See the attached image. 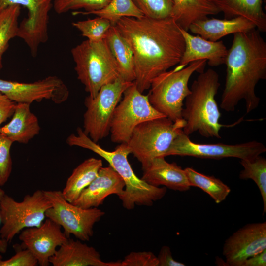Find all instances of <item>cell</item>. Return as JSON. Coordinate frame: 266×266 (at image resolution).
Returning a JSON list of instances; mask_svg holds the SVG:
<instances>
[{"instance_id":"cell-1","label":"cell","mask_w":266,"mask_h":266,"mask_svg":"<svg viewBox=\"0 0 266 266\" xmlns=\"http://www.w3.org/2000/svg\"><path fill=\"white\" fill-rule=\"evenodd\" d=\"M133 54L135 79L142 93L159 74L178 65L185 48L181 27L173 18L123 17L115 25Z\"/></svg>"},{"instance_id":"cell-2","label":"cell","mask_w":266,"mask_h":266,"mask_svg":"<svg viewBox=\"0 0 266 266\" xmlns=\"http://www.w3.org/2000/svg\"><path fill=\"white\" fill-rule=\"evenodd\" d=\"M260 32L255 28L233 34L225 62L226 76L220 103L225 111H234L242 100L247 113L259 104L255 87L266 78V42Z\"/></svg>"},{"instance_id":"cell-3","label":"cell","mask_w":266,"mask_h":266,"mask_svg":"<svg viewBox=\"0 0 266 266\" xmlns=\"http://www.w3.org/2000/svg\"><path fill=\"white\" fill-rule=\"evenodd\" d=\"M66 143L94 152L105 160L119 174L125 184L123 194L119 197L124 208L132 210L135 205L151 206L166 195V187L151 185L136 175L128 160L131 150L127 143H121L114 150L107 151L94 142L80 128L77 129L76 133H72L67 138Z\"/></svg>"},{"instance_id":"cell-4","label":"cell","mask_w":266,"mask_h":266,"mask_svg":"<svg viewBox=\"0 0 266 266\" xmlns=\"http://www.w3.org/2000/svg\"><path fill=\"white\" fill-rule=\"evenodd\" d=\"M220 85L218 73L211 68L200 73L192 83L182 111L186 135L198 131L204 137L221 138L219 132L224 125L219 123L221 113L215 99Z\"/></svg>"},{"instance_id":"cell-5","label":"cell","mask_w":266,"mask_h":266,"mask_svg":"<svg viewBox=\"0 0 266 266\" xmlns=\"http://www.w3.org/2000/svg\"><path fill=\"white\" fill-rule=\"evenodd\" d=\"M78 79L94 98L104 85L119 76L115 60L104 39L83 41L71 51Z\"/></svg>"},{"instance_id":"cell-6","label":"cell","mask_w":266,"mask_h":266,"mask_svg":"<svg viewBox=\"0 0 266 266\" xmlns=\"http://www.w3.org/2000/svg\"><path fill=\"white\" fill-rule=\"evenodd\" d=\"M206 62L198 60L183 68L176 66L154 78L147 95L152 106L173 121L182 119L183 101L191 92L189 79L195 72L204 71Z\"/></svg>"},{"instance_id":"cell-7","label":"cell","mask_w":266,"mask_h":266,"mask_svg":"<svg viewBox=\"0 0 266 266\" xmlns=\"http://www.w3.org/2000/svg\"><path fill=\"white\" fill-rule=\"evenodd\" d=\"M185 125L183 119L173 121L164 116L144 122L134 129L126 143L131 154L141 164L142 169L154 159L166 157L173 141Z\"/></svg>"},{"instance_id":"cell-8","label":"cell","mask_w":266,"mask_h":266,"mask_svg":"<svg viewBox=\"0 0 266 266\" xmlns=\"http://www.w3.org/2000/svg\"><path fill=\"white\" fill-rule=\"evenodd\" d=\"M51 207L44 190H37L32 195H26L21 201L5 193L0 201V237L9 243L23 230L40 226Z\"/></svg>"},{"instance_id":"cell-9","label":"cell","mask_w":266,"mask_h":266,"mask_svg":"<svg viewBox=\"0 0 266 266\" xmlns=\"http://www.w3.org/2000/svg\"><path fill=\"white\" fill-rule=\"evenodd\" d=\"M133 82L119 77L114 81L103 86L94 98L85 99L86 110L83 116L84 133L98 143L110 133V124L115 109L126 89Z\"/></svg>"},{"instance_id":"cell-10","label":"cell","mask_w":266,"mask_h":266,"mask_svg":"<svg viewBox=\"0 0 266 266\" xmlns=\"http://www.w3.org/2000/svg\"><path fill=\"white\" fill-rule=\"evenodd\" d=\"M44 192L51 203L46 212V217L63 228L67 238L72 234L81 241H89L94 233V225L105 212L98 207H79L67 201L60 190H44Z\"/></svg>"},{"instance_id":"cell-11","label":"cell","mask_w":266,"mask_h":266,"mask_svg":"<svg viewBox=\"0 0 266 266\" xmlns=\"http://www.w3.org/2000/svg\"><path fill=\"white\" fill-rule=\"evenodd\" d=\"M122 97L114 112L110 128L112 142L119 144L127 143L140 124L165 116L152 106L147 95L141 93L134 82Z\"/></svg>"},{"instance_id":"cell-12","label":"cell","mask_w":266,"mask_h":266,"mask_svg":"<svg viewBox=\"0 0 266 266\" xmlns=\"http://www.w3.org/2000/svg\"><path fill=\"white\" fill-rule=\"evenodd\" d=\"M266 151L264 144L255 140L236 144L196 143L182 130L173 141L166 157L178 155L215 159L232 157L252 160Z\"/></svg>"},{"instance_id":"cell-13","label":"cell","mask_w":266,"mask_h":266,"mask_svg":"<svg viewBox=\"0 0 266 266\" xmlns=\"http://www.w3.org/2000/svg\"><path fill=\"white\" fill-rule=\"evenodd\" d=\"M52 0H0V12L17 5L26 8L28 17L19 24L17 36L29 47L32 56H36L39 45L48 38L49 13Z\"/></svg>"},{"instance_id":"cell-14","label":"cell","mask_w":266,"mask_h":266,"mask_svg":"<svg viewBox=\"0 0 266 266\" xmlns=\"http://www.w3.org/2000/svg\"><path fill=\"white\" fill-rule=\"evenodd\" d=\"M0 92L16 103L29 104L43 100L60 104L66 101L69 94L67 86L56 76H49L30 83L0 79Z\"/></svg>"},{"instance_id":"cell-15","label":"cell","mask_w":266,"mask_h":266,"mask_svg":"<svg viewBox=\"0 0 266 266\" xmlns=\"http://www.w3.org/2000/svg\"><path fill=\"white\" fill-rule=\"evenodd\" d=\"M266 249V222L248 224L225 241L223 255L229 266H242L248 258Z\"/></svg>"},{"instance_id":"cell-16","label":"cell","mask_w":266,"mask_h":266,"mask_svg":"<svg viewBox=\"0 0 266 266\" xmlns=\"http://www.w3.org/2000/svg\"><path fill=\"white\" fill-rule=\"evenodd\" d=\"M19 238L24 247L32 253L40 266H49V259L57 248L69 238L62 231L59 225L47 218L39 227L23 230Z\"/></svg>"},{"instance_id":"cell-17","label":"cell","mask_w":266,"mask_h":266,"mask_svg":"<svg viewBox=\"0 0 266 266\" xmlns=\"http://www.w3.org/2000/svg\"><path fill=\"white\" fill-rule=\"evenodd\" d=\"M125 186L122 177L111 166H102L95 179L72 203L84 209L98 207L108 196H121Z\"/></svg>"},{"instance_id":"cell-18","label":"cell","mask_w":266,"mask_h":266,"mask_svg":"<svg viewBox=\"0 0 266 266\" xmlns=\"http://www.w3.org/2000/svg\"><path fill=\"white\" fill-rule=\"evenodd\" d=\"M185 42V48L177 66L183 68L190 63L201 60L207 61L211 66L225 64L228 49L222 41H211L200 36L193 35L181 28Z\"/></svg>"},{"instance_id":"cell-19","label":"cell","mask_w":266,"mask_h":266,"mask_svg":"<svg viewBox=\"0 0 266 266\" xmlns=\"http://www.w3.org/2000/svg\"><path fill=\"white\" fill-rule=\"evenodd\" d=\"M53 266H121V262H104L98 251L81 240L68 238L49 259Z\"/></svg>"},{"instance_id":"cell-20","label":"cell","mask_w":266,"mask_h":266,"mask_svg":"<svg viewBox=\"0 0 266 266\" xmlns=\"http://www.w3.org/2000/svg\"><path fill=\"white\" fill-rule=\"evenodd\" d=\"M143 170L141 179L151 185L179 191L188 190L191 187L184 169L167 162L164 157L154 159Z\"/></svg>"},{"instance_id":"cell-21","label":"cell","mask_w":266,"mask_h":266,"mask_svg":"<svg viewBox=\"0 0 266 266\" xmlns=\"http://www.w3.org/2000/svg\"><path fill=\"white\" fill-rule=\"evenodd\" d=\"M255 28L252 22L239 16L224 19L206 17L192 23L188 30L206 40L217 41L227 35L246 32Z\"/></svg>"},{"instance_id":"cell-22","label":"cell","mask_w":266,"mask_h":266,"mask_svg":"<svg viewBox=\"0 0 266 266\" xmlns=\"http://www.w3.org/2000/svg\"><path fill=\"white\" fill-rule=\"evenodd\" d=\"M30 104L17 103L10 121L0 128V133L13 142L27 144L38 135L40 127L38 118L30 109Z\"/></svg>"},{"instance_id":"cell-23","label":"cell","mask_w":266,"mask_h":266,"mask_svg":"<svg viewBox=\"0 0 266 266\" xmlns=\"http://www.w3.org/2000/svg\"><path fill=\"white\" fill-rule=\"evenodd\" d=\"M264 0H212L224 14V19L242 17L252 22L260 32L266 31Z\"/></svg>"},{"instance_id":"cell-24","label":"cell","mask_w":266,"mask_h":266,"mask_svg":"<svg viewBox=\"0 0 266 266\" xmlns=\"http://www.w3.org/2000/svg\"><path fill=\"white\" fill-rule=\"evenodd\" d=\"M104 39L115 60L119 76L126 81L134 82L135 74L133 52L115 25L109 28Z\"/></svg>"},{"instance_id":"cell-25","label":"cell","mask_w":266,"mask_h":266,"mask_svg":"<svg viewBox=\"0 0 266 266\" xmlns=\"http://www.w3.org/2000/svg\"><path fill=\"white\" fill-rule=\"evenodd\" d=\"M102 166V160L93 157L79 164L73 169L62 191L65 199L70 203L73 202L95 179Z\"/></svg>"},{"instance_id":"cell-26","label":"cell","mask_w":266,"mask_h":266,"mask_svg":"<svg viewBox=\"0 0 266 266\" xmlns=\"http://www.w3.org/2000/svg\"><path fill=\"white\" fill-rule=\"evenodd\" d=\"M172 0L174 3L172 18L186 31H188L190 25L195 21L220 12L212 0Z\"/></svg>"},{"instance_id":"cell-27","label":"cell","mask_w":266,"mask_h":266,"mask_svg":"<svg viewBox=\"0 0 266 266\" xmlns=\"http://www.w3.org/2000/svg\"><path fill=\"white\" fill-rule=\"evenodd\" d=\"M73 15H95L109 20L112 25H115L123 17L141 18L144 15L135 6L132 0H111L104 7L90 12L75 11Z\"/></svg>"},{"instance_id":"cell-28","label":"cell","mask_w":266,"mask_h":266,"mask_svg":"<svg viewBox=\"0 0 266 266\" xmlns=\"http://www.w3.org/2000/svg\"><path fill=\"white\" fill-rule=\"evenodd\" d=\"M184 170L190 186L201 189L216 203L224 201L231 192L230 187L218 178L202 174L191 167H187Z\"/></svg>"},{"instance_id":"cell-29","label":"cell","mask_w":266,"mask_h":266,"mask_svg":"<svg viewBox=\"0 0 266 266\" xmlns=\"http://www.w3.org/2000/svg\"><path fill=\"white\" fill-rule=\"evenodd\" d=\"M243 169L241 179H252L257 185L263 202V214L266 213V160L259 155L252 160H240Z\"/></svg>"},{"instance_id":"cell-30","label":"cell","mask_w":266,"mask_h":266,"mask_svg":"<svg viewBox=\"0 0 266 266\" xmlns=\"http://www.w3.org/2000/svg\"><path fill=\"white\" fill-rule=\"evenodd\" d=\"M20 6L14 5L0 12V71L2 56L8 46L9 41L17 36L18 18Z\"/></svg>"},{"instance_id":"cell-31","label":"cell","mask_w":266,"mask_h":266,"mask_svg":"<svg viewBox=\"0 0 266 266\" xmlns=\"http://www.w3.org/2000/svg\"><path fill=\"white\" fill-rule=\"evenodd\" d=\"M144 16L164 19L172 18L174 3L172 0H132Z\"/></svg>"},{"instance_id":"cell-32","label":"cell","mask_w":266,"mask_h":266,"mask_svg":"<svg viewBox=\"0 0 266 266\" xmlns=\"http://www.w3.org/2000/svg\"><path fill=\"white\" fill-rule=\"evenodd\" d=\"M72 25L81 32L83 36L93 41L104 39L107 31L112 26L109 20L98 16L94 19L74 22Z\"/></svg>"},{"instance_id":"cell-33","label":"cell","mask_w":266,"mask_h":266,"mask_svg":"<svg viewBox=\"0 0 266 266\" xmlns=\"http://www.w3.org/2000/svg\"><path fill=\"white\" fill-rule=\"evenodd\" d=\"M111 0H54L55 12L61 14L69 11L83 9L86 12L100 10L106 6Z\"/></svg>"},{"instance_id":"cell-34","label":"cell","mask_w":266,"mask_h":266,"mask_svg":"<svg viewBox=\"0 0 266 266\" xmlns=\"http://www.w3.org/2000/svg\"><path fill=\"white\" fill-rule=\"evenodd\" d=\"M13 142L0 133V186L8 180L12 168L10 149Z\"/></svg>"},{"instance_id":"cell-35","label":"cell","mask_w":266,"mask_h":266,"mask_svg":"<svg viewBox=\"0 0 266 266\" xmlns=\"http://www.w3.org/2000/svg\"><path fill=\"white\" fill-rule=\"evenodd\" d=\"M121 266H158V260L150 251L131 252L121 261Z\"/></svg>"},{"instance_id":"cell-36","label":"cell","mask_w":266,"mask_h":266,"mask_svg":"<svg viewBox=\"0 0 266 266\" xmlns=\"http://www.w3.org/2000/svg\"><path fill=\"white\" fill-rule=\"evenodd\" d=\"M38 262L27 249H16V253L11 258L3 260L0 254V266H36Z\"/></svg>"},{"instance_id":"cell-37","label":"cell","mask_w":266,"mask_h":266,"mask_svg":"<svg viewBox=\"0 0 266 266\" xmlns=\"http://www.w3.org/2000/svg\"><path fill=\"white\" fill-rule=\"evenodd\" d=\"M16 104L0 92V126L13 115Z\"/></svg>"},{"instance_id":"cell-38","label":"cell","mask_w":266,"mask_h":266,"mask_svg":"<svg viewBox=\"0 0 266 266\" xmlns=\"http://www.w3.org/2000/svg\"><path fill=\"white\" fill-rule=\"evenodd\" d=\"M158 266H185L183 263L174 260L169 247L163 246L157 256Z\"/></svg>"},{"instance_id":"cell-39","label":"cell","mask_w":266,"mask_h":266,"mask_svg":"<svg viewBox=\"0 0 266 266\" xmlns=\"http://www.w3.org/2000/svg\"><path fill=\"white\" fill-rule=\"evenodd\" d=\"M266 249L247 259L242 266H266Z\"/></svg>"},{"instance_id":"cell-40","label":"cell","mask_w":266,"mask_h":266,"mask_svg":"<svg viewBox=\"0 0 266 266\" xmlns=\"http://www.w3.org/2000/svg\"><path fill=\"white\" fill-rule=\"evenodd\" d=\"M5 194V193L4 191L1 188V187L0 186V201ZM1 224V219H0V225ZM8 242L0 237V253L4 254L7 252V248H8Z\"/></svg>"}]
</instances>
